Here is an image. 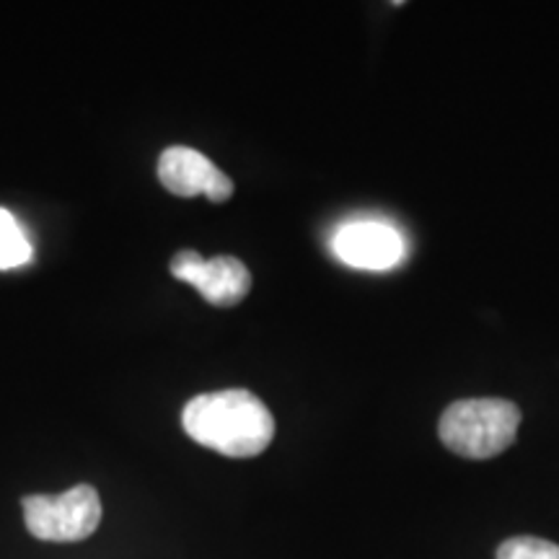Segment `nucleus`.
Here are the masks:
<instances>
[{"label": "nucleus", "mask_w": 559, "mask_h": 559, "mask_svg": "<svg viewBox=\"0 0 559 559\" xmlns=\"http://www.w3.org/2000/svg\"><path fill=\"white\" fill-rule=\"evenodd\" d=\"M332 249L349 267L391 270L402 262L404 239L389 223L355 221L334 234Z\"/></svg>", "instance_id": "obj_6"}, {"label": "nucleus", "mask_w": 559, "mask_h": 559, "mask_svg": "<svg viewBox=\"0 0 559 559\" xmlns=\"http://www.w3.org/2000/svg\"><path fill=\"white\" fill-rule=\"evenodd\" d=\"M521 409L508 400H461L440 417L438 432L451 453L485 461L500 456L519 436Z\"/></svg>", "instance_id": "obj_2"}, {"label": "nucleus", "mask_w": 559, "mask_h": 559, "mask_svg": "<svg viewBox=\"0 0 559 559\" xmlns=\"http://www.w3.org/2000/svg\"><path fill=\"white\" fill-rule=\"evenodd\" d=\"M158 181L177 198L205 194L213 202H226L234 194V181L200 151L174 145L158 158Z\"/></svg>", "instance_id": "obj_5"}, {"label": "nucleus", "mask_w": 559, "mask_h": 559, "mask_svg": "<svg viewBox=\"0 0 559 559\" xmlns=\"http://www.w3.org/2000/svg\"><path fill=\"white\" fill-rule=\"evenodd\" d=\"M21 508L34 539L55 544L88 539L104 513L99 492L91 485H75L62 495H26Z\"/></svg>", "instance_id": "obj_3"}, {"label": "nucleus", "mask_w": 559, "mask_h": 559, "mask_svg": "<svg viewBox=\"0 0 559 559\" xmlns=\"http://www.w3.org/2000/svg\"><path fill=\"white\" fill-rule=\"evenodd\" d=\"M181 425L194 443L230 459H251L267 451L275 438V417L247 389L200 394L185 404Z\"/></svg>", "instance_id": "obj_1"}, {"label": "nucleus", "mask_w": 559, "mask_h": 559, "mask_svg": "<svg viewBox=\"0 0 559 559\" xmlns=\"http://www.w3.org/2000/svg\"><path fill=\"white\" fill-rule=\"evenodd\" d=\"M171 275L181 283H190L207 304L221 309L241 304L251 290L247 264L226 254L205 260L198 251H179L171 260Z\"/></svg>", "instance_id": "obj_4"}, {"label": "nucleus", "mask_w": 559, "mask_h": 559, "mask_svg": "<svg viewBox=\"0 0 559 559\" xmlns=\"http://www.w3.org/2000/svg\"><path fill=\"white\" fill-rule=\"evenodd\" d=\"M34 249L13 213L0 207V270L21 267L32 260Z\"/></svg>", "instance_id": "obj_7"}, {"label": "nucleus", "mask_w": 559, "mask_h": 559, "mask_svg": "<svg viewBox=\"0 0 559 559\" xmlns=\"http://www.w3.org/2000/svg\"><path fill=\"white\" fill-rule=\"evenodd\" d=\"M495 559H559V547L539 536H515L500 544Z\"/></svg>", "instance_id": "obj_8"}]
</instances>
